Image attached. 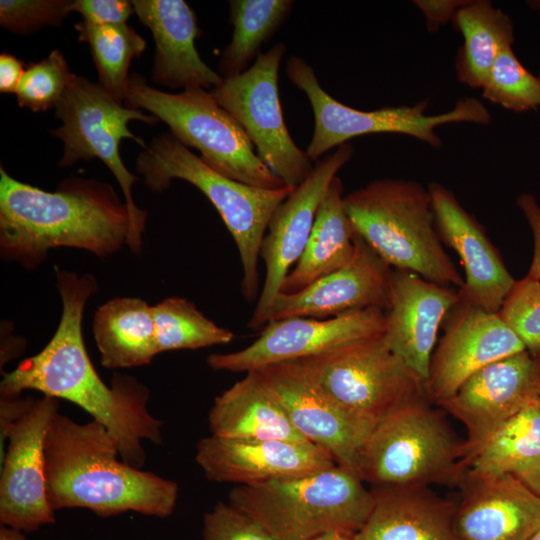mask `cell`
<instances>
[{
	"label": "cell",
	"mask_w": 540,
	"mask_h": 540,
	"mask_svg": "<svg viewBox=\"0 0 540 540\" xmlns=\"http://www.w3.org/2000/svg\"><path fill=\"white\" fill-rule=\"evenodd\" d=\"M515 475L540 496V459Z\"/></svg>",
	"instance_id": "44"
},
{
	"label": "cell",
	"mask_w": 540,
	"mask_h": 540,
	"mask_svg": "<svg viewBox=\"0 0 540 540\" xmlns=\"http://www.w3.org/2000/svg\"><path fill=\"white\" fill-rule=\"evenodd\" d=\"M127 107L145 109L163 121L170 133L188 148L200 152L201 160L216 172L262 189L286 184L260 159L239 123L202 88L169 93L132 73L125 98Z\"/></svg>",
	"instance_id": "8"
},
{
	"label": "cell",
	"mask_w": 540,
	"mask_h": 540,
	"mask_svg": "<svg viewBox=\"0 0 540 540\" xmlns=\"http://www.w3.org/2000/svg\"><path fill=\"white\" fill-rule=\"evenodd\" d=\"M459 300L458 290L411 271L392 269L384 337L391 351L424 383L439 328Z\"/></svg>",
	"instance_id": "22"
},
{
	"label": "cell",
	"mask_w": 540,
	"mask_h": 540,
	"mask_svg": "<svg viewBox=\"0 0 540 540\" xmlns=\"http://www.w3.org/2000/svg\"><path fill=\"white\" fill-rule=\"evenodd\" d=\"M62 301L58 327L37 354L3 374L1 397H17L24 390L70 401L102 424L118 445L121 459L141 469L146 461L143 441L162 444L163 421L148 409L149 389L136 378L115 373L108 386L87 353L82 333L85 305L98 288L91 274L55 267Z\"/></svg>",
	"instance_id": "1"
},
{
	"label": "cell",
	"mask_w": 540,
	"mask_h": 540,
	"mask_svg": "<svg viewBox=\"0 0 540 540\" xmlns=\"http://www.w3.org/2000/svg\"><path fill=\"white\" fill-rule=\"evenodd\" d=\"M211 435L243 440L307 441L255 371L218 395L209 410Z\"/></svg>",
	"instance_id": "26"
},
{
	"label": "cell",
	"mask_w": 540,
	"mask_h": 540,
	"mask_svg": "<svg viewBox=\"0 0 540 540\" xmlns=\"http://www.w3.org/2000/svg\"><path fill=\"white\" fill-rule=\"evenodd\" d=\"M540 398V356L527 350L493 362L438 404L466 428L464 468L508 420Z\"/></svg>",
	"instance_id": "15"
},
{
	"label": "cell",
	"mask_w": 540,
	"mask_h": 540,
	"mask_svg": "<svg viewBox=\"0 0 540 540\" xmlns=\"http://www.w3.org/2000/svg\"><path fill=\"white\" fill-rule=\"evenodd\" d=\"M427 189L435 226L442 243L455 250L464 268L460 301L499 312L517 280L505 266L483 226L459 202L452 190L438 182Z\"/></svg>",
	"instance_id": "20"
},
{
	"label": "cell",
	"mask_w": 540,
	"mask_h": 540,
	"mask_svg": "<svg viewBox=\"0 0 540 540\" xmlns=\"http://www.w3.org/2000/svg\"><path fill=\"white\" fill-rule=\"evenodd\" d=\"M72 12L93 25L124 24L135 14L132 1L126 0H73Z\"/></svg>",
	"instance_id": "39"
},
{
	"label": "cell",
	"mask_w": 540,
	"mask_h": 540,
	"mask_svg": "<svg viewBox=\"0 0 540 540\" xmlns=\"http://www.w3.org/2000/svg\"><path fill=\"white\" fill-rule=\"evenodd\" d=\"M79 40L89 45L98 73V84L117 101L124 103L130 75V64L142 55L145 40L129 25L75 24Z\"/></svg>",
	"instance_id": "32"
},
{
	"label": "cell",
	"mask_w": 540,
	"mask_h": 540,
	"mask_svg": "<svg viewBox=\"0 0 540 540\" xmlns=\"http://www.w3.org/2000/svg\"><path fill=\"white\" fill-rule=\"evenodd\" d=\"M538 76H539V78H540V72H539Z\"/></svg>",
	"instance_id": "49"
},
{
	"label": "cell",
	"mask_w": 540,
	"mask_h": 540,
	"mask_svg": "<svg viewBox=\"0 0 540 540\" xmlns=\"http://www.w3.org/2000/svg\"><path fill=\"white\" fill-rule=\"evenodd\" d=\"M136 170L153 192H163L173 180L180 179L209 199L237 246L243 270L242 294L246 301H254L264 235L275 210L293 189H262L230 179L210 168L170 132L154 137L140 152Z\"/></svg>",
	"instance_id": "5"
},
{
	"label": "cell",
	"mask_w": 540,
	"mask_h": 540,
	"mask_svg": "<svg viewBox=\"0 0 540 540\" xmlns=\"http://www.w3.org/2000/svg\"><path fill=\"white\" fill-rule=\"evenodd\" d=\"M0 540H28L22 531L9 528L6 526L0 527Z\"/></svg>",
	"instance_id": "45"
},
{
	"label": "cell",
	"mask_w": 540,
	"mask_h": 540,
	"mask_svg": "<svg viewBox=\"0 0 540 540\" xmlns=\"http://www.w3.org/2000/svg\"><path fill=\"white\" fill-rule=\"evenodd\" d=\"M386 311L367 308L328 319L291 317L269 322L249 346L214 353L207 364L216 371L251 372L262 367L320 355L349 342L384 334Z\"/></svg>",
	"instance_id": "16"
},
{
	"label": "cell",
	"mask_w": 540,
	"mask_h": 540,
	"mask_svg": "<svg viewBox=\"0 0 540 540\" xmlns=\"http://www.w3.org/2000/svg\"><path fill=\"white\" fill-rule=\"evenodd\" d=\"M92 330L107 369L147 365L158 354L152 306L141 298L107 301L96 310Z\"/></svg>",
	"instance_id": "28"
},
{
	"label": "cell",
	"mask_w": 540,
	"mask_h": 540,
	"mask_svg": "<svg viewBox=\"0 0 540 540\" xmlns=\"http://www.w3.org/2000/svg\"><path fill=\"white\" fill-rule=\"evenodd\" d=\"M286 46L279 42L261 53L243 73L223 78L210 93L243 128L256 153L286 186L294 189L314 165L289 134L279 98V67Z\"/></svg>",
	"instance_id": "12"
},
{
	"label": "cell",
	"mask_w": 540,
	"mask_h": 540,
	"mask_svg": "<svg viewBox=\"0 0 540 540\" xmlns=\"http://www.w3.org/2000/svg\"><path fill=\"white\" fill-rule=\"evenodd\" d=\"M73 0H1L0 24L16 34L59 26L72 12Z\"/></svg>",
	"instance_id": "37"
},
{
	"label": "cell",
	"mask_w": 540,
	"mask_h": 540,
	"mask_svg": "<svg viewBox=\"0 0 540 540\" xmlns=\"http://www.w3.org/2000/svg\"><path fill=\"white\" fill-rule=\"evenodd\" d=\"M353 152L348 142L318 160L306 180L292 190L272 215L259 254L265 265V279L249 328L262 330L269 323L283 281L307 244L318 207L330 183L352 158Z\"/></svg>",
	"instance_id": "14"
},
{
	"label": "cell",
	"mask_w": 540,
	"mask_h": 540,
	"mask_svg": "<svg viewBox=\"0 0 540 540\" xmlns=\"http://www.w3.org/2000/svg\"><path fill=\"white\" fill-rule=\"evenodd\" d=\"M540 459V402L503 424L466 464L475 476L516 474Z\"/></svg>",
	"instance_id": "31"
},
{
	"label": "cell",
	"mask_w": 540,
	"mask_h": 540,
	"mask_svg": "<svg viewBox=\"0 0 540 540\" xmlns=\"http://www.w3.org/2000/svg\"><path fill=\"white\" fill-rule=\"evenodd\" d=\"M372 492L373 509L353 540H460L457 504L428 486H380Z\"/></svg>",
	"instance_id": "25"
},
{
	"label": "cell",
	"mask_w": 540,
	"mask_h": 540,
	"mask_svg": "<svg viewBox=\"0 0 540 540\" xmlns=\"http://www.w3.org/2000/svg\"><path fill=\"white\" fill-rule=\"evenodd\" d=\"M152 312L158 354L224 345L235 337L231 330L217 325L182 297L165 298L152 306Z\"/></svg>",
	"instance_id": "33"
},
{
	"label": "cell",
	"mask_w": 540,
	"mask_h": 540,
	"mask_svg": "<svg viewBox=\"0 0 540 540\" xmlns=\"http://www.w3.org/2000/svg\"><path fill=\"white\" fill-rule=\"evenodd\" d=\"M32 397H1L0 399V459L5 453L7 434L11 426L19 420L33 405Z\"/></svg>",
	"instance_id": "42"
},
{
	"label": "cell",
	"mask_w": 540,
	"mask_h": 540,
	"mask_svg": "<svg viewBox=\"0 0 540 540\" xmlns=\"http://www.w3.org/2000/svg\"><path fill=\"white\" fill-rule=\"evenodd\" d=\"M463 37L455 58L457 80L470 88H482L500 51L514 43L511 17L489 0H469L452 17Z\"/></svg>",
	"instance_id": "29"
},
{
	"label": "cell",
	"mask_w": 540,
	"mask_h": 540,
	"mask_svg": "<svg viewBox=\"0 0 540 540\" xmlns=\"http://www.w3.org/2000/svg\"><path fill=\"white\" fill-rule=\"evenodd\" d=\"M344 207L357 234L392 269L446 287L463 285L437 232L427 187L377 179L345 195Z\"/></svg>",
	"instance_id": "4"
},
{
	"label": "cell",
	"mask_w": 540,
	"mask_h": 540,
	"mask_svg": "<svg viewBox=\"0 0 540 540\" xmlns=\"http://www.w3.org/2000/svg\"><path fill=\"white\" fill-rule=\"evenodd\" d=\"M343 191L342 180L336 176L318 207L303 253L283 281L282 293L299 292L354 258L356 231L344 207Z\"/></svg>",
	"instance_id": "27"
},
{
	"label": "cell",
	"mask_w": 540,
	"mask_h": 540,
	"mask_svg": "<svg viewBox=\"0 0 540 540\" xmlns=\"http://www.w3.org/2000/svg\"><path fill=\"white\" fill-rule=\"evenodd\" d=\"M292 0H231L229 18L232 39L223 50L218 70L223 78L235 77L261 54L262 45L285 23Z\"/></svg>",
	"instance_id": "30"
},
{
	"label": "cell",
	"mask_w": 540,
	"mask_h": 540,
	"mask_svg": "<svg viewBox=\"0 0 540 540\" xmlns=\"http://www.w3.org/2000/svg\"><path fill=\"white\" fill-rule=\"evenodd\" d=\"M527 6L540 16V0H529Z\"/></svg>",
	"instance_id": "47"
},
{
	"label": "cell",
	"mask_w": 540,
	"mask_h": 540,
	"mask_svg": "<svg viewBox=\"0 0 540 540\" xmlns=\"http://www.w3.org/2000/svg\"><path fill=\"white\" fill-rule=\"evenodd\" d=\"M313 540H353V538L349 535H346L340 532L331 531V532H327L322 535H319Z\"/></svg>",
	"instance_id": "46"
},
{
	"label": "cell",
	"mask_w": 540,
	"mask_h": 540,
	"mask_svg": "<svg viewBox=\"0 0 540 540\" xmlns=\"http://www.w3.org/2000/svg\"><path fill=\"white\" fill-rule=\"evenodd\" d=\"M498 313L525 349L540 356V281L527 275L516 281Z\"/></svg>",
	"instance_id": "36"
},
{
	"label": "cell",
	"mask_w": 540,
	"mask_h": 540,
	"mask_svg": "<svg viewBox=\"0 0 540 540\" xmlns=\"http://www.w3.org/2000/svg\"><path fill=\"white\" fill-rule=\"evenodd\" d=\"M352 471L335 466L301 477L236 486L229 503L277 540H313L336 531L353 537L366 523L374 494Z\"/></svg>",
	"instance_id": "6"
},
{
	"label": "cell",
	"mask_w": 540,
	"mask_h": 540,
	"mask_svg": "<svg viewBox=\"0 0 540 540\" xmlns=\"http://www.w3.org/2000/svg\"><path fill=\"white\" fill-rule=\"evenodd\" d=\"M539 402H540V398H539Z\"/></svg>",
	"instance_id": "50"
},
{
	"label": "cell",
	"mask_w": 540,
	"mask_h": 540,
	"mask_svg": "<svg viewBox=\"0 0 540 540\" xmlns=\"http://www.w3.org/2000/svg\"><path fill=\"white\" fill-rule=\"evenodd\" d=\"M131 218L125 201L104 181L62 180L49 192L21 182L0 166V255L27 270L50 249L69 247L107 257L128 244Z\"/></svg>",
	"instance_id": "2"
},
{
	"label": "cell",
	"mask_w": 540,
	"mask_h": 540,
	"mask_svg": "<svg viewBox=\"0 0 540 540\" xmlns=\"http://www.w3.org/2000/svg\"><path fill=\"white\" fill-rule=\"evenodd\" d=\"M139 21L155 43L151 80L170 89H213L223 77L200 57L198 19L183 0H133Z\"/></svg>",
	"instance_id": "24"
},
{
	"label": "cell",
	"mask_w": 540,
	"mask_h": 540,
	"mask_svg": "<svg viewBox=\"0 0 540 540\" xmlns=\"http://www.w3.org/2000/svg\"><path fill=\"white\" fill-rule=\"evenodd\" d=\"M355 241V255L348 265L299 292H280L269 322L291 317L328 319L367 308L386 311L392 268L357 232Z\"/></svg>",
	"instance_id": "21"
},
{
	"label": "cell",
	"mask_w": 540,
	"mask_h": 540,
	"mask_svg": "<svg viewBox=\"0 0 540 540\" xmlns=\"http://www.w3.org/2000/svg\"><path fill=\"white\" fill-rule=\"evenodd\" d=\"M297 361L326 395L373 423L427 396L424 381L391 351L384 334Z\"/></svg>",
	"instance_id": "11"
},
{
	"label": "cell",
	"mask_w": 540,
	"mask_h": 540,
	"mask_svg": "<svg viewBox=\"0 0 540 540\" xmlns=\"http://www.w3.org/2000/svg\"><path fill=\"white\" fill-rule=\"evenodd\" d=\"M481 89L484 99L510 111L540 107V78L522 65L512 46L500 51Z\"/></svg>",
	"instance_id": "34"
},
{
	"label": "cell",
	"mask_w": 540,
	"mask_h": 540,
	"mask_svg": "<svg viewBox=\"0 0 540 540\" xmlns=\"http://www.w3.org/2000/svg\"><path fill=\"white\" fill-rule=\"evenodd\" d=\"M75 76L63 53L51 51L25 70L16 91L18 105L33 112L56 108Z\"/></svg>",
	"instance_id": "35"
},
{
	"label": "cell",
	"mask_w": 540,
	"mask_h": 540,
	"mask_svg": "<svg viewBox=\"0 0 540 540\" xmlns=\"http://www.w3.org/2000/svg\"><path fill=\"white\" fill-rule=\"evenodd\" d=\"M203 540H277L258 521L229 502H218L203 517Z\"/></svg>",
	"instance_id": "38"
},
{
	"label": "cell",
	"mask_w": 540,
	"mask_h": 540,
	"mask_svg": "<svg viewBox=\"0 0 540 540\" xmlns=\"http://www.w3.org/2000/svg\"><path fill=\"white\" fill-rule=\"evenodd\" d=\"M61 126L50 131L63 143V154L58 163L69 167L81 160L98 158L116 178L131 218V231L127 246L137 254L143 245V233L148 213L137 207L133 198V185L138 180L124 165L119 148L124 139H131L147 147L141 137L128 127L132 120L156 125L160 122L142 110L124 106L98 83L83 76H75L55 108Z\"/></svg>",
	"instance_id": "9"
},
{
	"label": "cell",
	"mask_w": 540,
	"mask_h": 540,
	"mask_svg": "<svg viewBox=\"0 0 540 540\" xmlns=\"http://www.w3.org/2000/svg\"><path fill=\"white\" fill-rule=\"evenodd\" d=\"M427 396L379 420L360 457L359 476L380 486L459 484L464 473L460 441Z\"/></svg>",
	"instance_id": "7"
},
{
	"label": "cell",
	"mask_w": 540,
	"mask_h": 540,
	"mask_svg": "<svg viewBox=\"0 0 540 540\" xmlns=\"http://www.w3.org/2000/svg\"><path fill=\"white\" fill-rule=\"evenodd\" d=\"M24 69L23 62L14 55L3 52L0 55V92L16 94Z\"/></svg>",
	"instance_id": "43"
},
{
	"label": "cell",
	"mask_w": 540,
	"mask_h": 540,
	"mask_svg": "<svg viewBox=\"0 0 540 540\" xmlns=\"http://www.w3.org/2000/svg\"><path fill=\"white\" fill-rule=\"evenodd\" d=\"M516 204L524 215L533 235V257L527 276L540 281V204L531 193L517 197Z\"/></svg>",
	"instance_id": "40"
},
{
	"label": "cell",
	"mask_w": 540,
	"mask_h": 540,
	"mask_svg": "<svg viewBox=\"0 0 540 540\" xmlns=\"http://www.w3.org/2000/svg\"><path fill=\"white\" fill-rule=\"evenodd\" d=\"M57 412L58 399L44 395L8 431L1 458V526L32 532L55 522L47 492L45 438Z\"/></svg>",
	"instance_id": "17"
},
{
	"label": "cell",
	"mask_w": 540,
	"mask_h": 540,
	"mask_svg": "<svg viewBox=\"0 0 540 540\" xmlns=\"http://www.w3.org/2000/svg\"><path fill=\"white\" fill-rule=\"evenodd\" d=\"M469 0H415L414 5L425 17L429 32H436L441 25L452 20L454 13Z\"/></svg>",
	"instance_id": "41"
},
{
	"label": "cell",
	"mask_w": 540,
	"mask_h": 540,
	"mask_svg": "<svg viewBox=\"0 0 540 540\" xmlns=\"http://www.w3.org/2000/svg\"><path fill=\"white\" fill-rule=\"evenodd\" d=\"M445 332L431 357L425 392L435 404L449 399L487 365L526 350L498 312L459 302L450 310Z\"/></svg>",
	"instance_id": "18"
},
{
	"label": "cell",
	"mask_w": 540,
	"mask_h": 540,
	"mask_svg": "<svg viewBox=\"0 0 540 540\" xmlns=\"http://www.w3.org/2000/svg\"><path fill=\"white\" fill-rule=\"evenodd\" d=\"M255 372L279 399L296 430L307 441L328 451L338 465L359 476L361 453L376 423L336 403L297 360L268 365Z\"/></svg>",
	"instance_id": "13"
},
{
	"label": "cell",
	"mask_w": 540,
	"mask_h": 540,
	"mask_svg": "<svg viewBox=\"0 0 540 540\" xmlns=\"http://www.w3.org/2000/svg\"><path fill=\"white\" fill-rule=\"evenodd\" d=\"M455 527L460 540H529L540 526V496L515 474L464 473Z\"/></svg>",
	"instance_id": "23"
},
{
	"label": "cell",
	"mask_w": 540,
	"mask_h": 540,
	"mask_svg": "<svg viewBox=\"0 0 540 540\" xmlns=\"http://www.w3.org/2000/svg\"><path fill=\"white\" fill-rule=\"evenodd\" d=\"M529 540H540V526L538 529L533 533V535L529 538Z\"/></svg>",
	"instance_id": "48"
},
{
	"label": "cell",
	"mask_w": 540,
	"mask_h": 540,
	"mask_svg": "<svg viewBox=\"0 0 540 540\" xmlns=\"http://www.w3.org/2000/svg\"><path fill=\"white\" fill-rule=\"evenodd\" d=\"M286 72L291 82L307 96L312 107L314 131L305 150L312 161L355 137L369 134H403L440 149L442 140L436 133L438 127L450 123L487 126L492 121L490 111L475 97L461 98L450 110L434 115L426 113L427 100L412 106L362 111L329 95L320 85L313 68L302 58L290 57Z\"/></svg>",
	"instance_id": "10"
},
{
	"label": "cell",
	"mask_w": 540,
	"mask_h": 540,
	"mask_svg": "<svg viewBox=\"0 0 540 540\" xmlns=\"http://www.w3.org/2000/svg\"><path fill=\"white\" fill-rule=\"evenodd\" d=\"M47 492L54 511L86 508L101 517L126 512L166 518L176 506L179 486L121 459L107 429L55 413L45 438Z\"/></svg>",
	"instance_id": "3"
},
{
	"label": "cell",
	"mask_w": 540,
	"mask_h": 540,
	"mask_svg": "<svg viewBox=\"0 0 540 540\" xmlns=\"http://www.w3.org/2000/svg\"><path fill=\"white\" fill-rule=\"evenodd\" d=\"M195 461L207 480L254 486L313 474L337 463L311 442L243 440L207 436L196 445Z\"/></svg>",
	"instance_id": "19"
}]
</instances>
